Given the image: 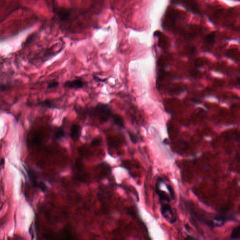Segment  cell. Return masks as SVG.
Returning a JSON list of instances; mask_svg holds the SVG:
<instances>
[{"instance_id": "1", "label": "cell", "mask_w": 240, "mask_h": 240, "mask_svg": "<svg viewBox=\"0 0 240 240\" xmlns=\"http://www.w3.org/2000/svg\"><path fill=\"white\" fill-rule=\"evenodd\" d=\"M90 115L99 120L101 123L106 122L112 117L113 114L110 105L100 103L91 108Z\"/></svg>"}, {"instance_id": "2", "label": "cell", "mask_w": 240, "mask_h": 240, "mask_svg": "<svg viewBox=\"0 0 240 240\" xmlns=\"http://www.w3.org/2000/svg\"><path fill=\"white\" fill-rule=\"evenodd\" d=\"M161 212L162 216L170 224H174L177 221L176 214L169 203H161Z\"/></svg>"}, {"instance_id": "3", "label": "cell", "mask_w": 240, "mask_h": 240, "mask_svg": "<svg viewBox=\"0 0 240 240\" xmlns=\"http://www.w3.org/2000/svg\"><path fill=\"white\" fill-rule=\"evenodd\" d=\"M46 236L48 240H75L70 230L67 228L62 230L60 234L48 233L46 234Z\"/></svg>"}, {"instance_id": "4", "label": "cell", "mask_w": 240, "mask_h": 240, "mask_svg": "<svg viewBox=\"0 0 240 240\" xmlns=\"http://www.w3.org/2000/svg\"><path fill=\"white\" fill-rule=\"evenodd\" d=\"M26 171L30 182L33 186L39 188L43 192H45L48 189L47 185L43 182L38 181V177L35 173L34 171L31 169L29 170L27 169Z\"/></svg>"}, {"instance_id": "5", "label": "cell", "mask_w": 240, "mask_h": 240, "mask_svg": "<svg viewBox=\"0 0 240 240\" xmlns=\"http://www.w3.org/2000/svg\"><path fill=\"white\" fill-rule=\"evenodd\" d=\"M163 181V179L161 177H159L157 179L156 183V192L159 196L160 203H169L171 200H172L170 195H168L165 191L161 190L160 189V185Z\"/></svg>"}, {"instance_id": "6", "label": "cell", "mask_w": 240, "mask_h": 240, "mask_svg": "<svg viewBox=\"0 0 240 240\" xmlns=\"http://www.w3.org/2000/svg\"><path fill=\"white\" fill-rule=\"evenodd\" d=\"M86 83L81 79L69 80L64 83L63 86L66 88L70 89L78 90L85 87Z\"/></svg>"}, {"instance_id": "7", "label": "cell", "mask_w": 240, "mask_h": 240, "mask_svg": "<svg viewBox=\"0 0 240 240\" xmlns=\"http://www.w3.org/2000/svg\"><path fill=\"white\" fill-rule=\"evenodd\" d=\"M176 3L182 5L188 10L192 12L195 14L200 15V11L197 7V3L195 1H182L176 2Z\"/></svg>"}, {"instance_id": "8", "label": "cell", "mask_w": 240, "mask_h": 240, "mask_svg": "<svg viewBox=\"0 0 240 240\" xmlns=\"http://www.w3.org/2000/svg\"><path fill=\"white\" fill-rule=\"evenodd\" d=\"M82 127L80 125L74 124L70 128V137L74 141L79 139L81 135Z\"/></svg>"}, {"instance_id": "9", "label": "cell", "mask_w": 240, "mask_h": 240, "mask_svg": "<svg viewBox=\"0 0 240 240\" xmlns=\"http://www.w3.org/2000/svg\"><path fill=\"white\" fill-rule=\"evenodd\" d=\"M66 137L65 131L62 128L55 129L53 135V139L55 141L61 140Z\"/></svg>"}, {"instance_id": "10", "label": "cell", "mask_w": 240, "mask_h": 240, "mask_svg": "<svg viewBox=\"0 0 240 240\" xmlns=\"http://www.w3.org/2000/svg\"><path fill=\"white\" fill-rule=\"evenodd\" d=\"M37 105L40 107L47 108L49 109H56L58 108V107L54 103L53 101L51 100H47L45 101L39 102L37 103Z\"/></svg>"}, {"instance_id": "11", "label": "cell", "mask_w": 240, "mask_h": 240, "mask_svg": "<svg viewBox=\"0 0 240 240\" xmlns=\"http://www.w3.org/2000/svg\"><path fill=\"white\" fill-rule=\"evenodd\" d=\"M111 118H112V121H113L114 124H115L116 126L118 127L120 129L124 128V121H123V118H122V117L118 115L113 114Z\"/></svg>"}, {"instance_id": "12", "label": "cell", "mask_w": 240, "mask_h": 240, "mask_svg": "<svg viewBox=\"0 0 240 240\" xmlns=\"http://www.w3.org/2000/svg\"><path fill=\"white\" fill-rule=\"evenodd\" d=\"M240 233V226L238 225L235 228H234L232 230L230 235V240H239Z\"/></svg>"}, {"instance_id": "13", "label": "cell", "mask_w": 240, "mask_h": 240, "mask_svg": "<svg viewBox=\"0 0 240 240\" xmlns=\"http://www.w3.org/2000/svg\"><path fill=\"white\" fill-rule=\"evenodd\" d=\"M216 32H212L209 34L207 35L205 38V41L208 44H214Z\"/></svg>"}, {"instance_id": "14", "label": "cell", "mask_w": 240, "mask_h": 240, "mask_svg": "<svg viewBox=\"0 0 240 240\" xmlns=\"http://www.w3.org/2000/svg\"><path fill=\"white\" fill-rule=\"evenodd\" d=\"M128 134L129 136V139H130L131 141L133 143H136L138 141V140H139V138H138L137 136L134 133L130 131H128Z\"/></svg>"}, {"instance_id": "15", "label": "cell", "mask_w": 240, "mask_h": 240, "mask_svg": "<svg viewBox=\"0 0 240 240\" xmlns=\"http://www.w3.org/2000/svg\"><path fill=\"white\" fill-rule=\"evenodd\" d=\"M167 188L168 191L169 192V195L171 196L172 200L175 199V193L174 191L173 188L170 185H167Z\"/></svg>"}, {"instance_id": "16", "label": "cell", "mask_w": 240, "mask_h": 240, "mask_svg": "<svg viewBox=\"0 0 240 240\" xmlns=\"http://www.w3.org/2000/svg\"><path fill=\"white\" fill-rule=\"evenodd\" d=\"M59 83L55 81L51 82L48 84L47 88L48 89H55L57 88L59 86Z\"/></svg>"}, {"instance_id": "17", "label": "cell", "mask_w": 240, "mask_h": 240, "mask_svg": "<svg viewBox=\"0 0 240 240\" xmlns=\"http://www.w3.org/2000/svg\"><path fill=\"white\" fill-rule=\"evenodd\" d=\"M101 143V140L99 139H94L92 140L91 143L92 146L95 147L100 146Z\"/></svg>"}, {"instance_id": "18", "label": "cell", "mask_w": 240, "mask_h": 240, "mask_svg": "<svg viewBox=\"0 0 240 240\" xmlns=\"http://www.w3.org/2000/svg\"><path fill=\"white\" fill-rule=\"evenodd\" d=\"M83 164L82 161L80 159H77L76 160V168L77 170H81L83 168Z\"/></svg>"}, {"instance_id": "19", "label": "cell", "mask_w": 240, "mask_h": 240, "mask_svg": "<svg viewBox=\"0 0 240 240\" xmlns=\"http://www.w3.org/2000/svg\"><path fill=\"white\" fill-rule=\"evenodd\" d=\"M93 79L96 82L105 83L107 80V79H101L96 75H93Z\"/></svg>"}, {"instance_id": "20", "label": "cell", "mask_w": 240, "mask_h": 240, "mask_svg": "<svg viewBox=\"0 0 240 240\" xmlns=\"http://www.w3.org/2000/svg\"><path fill=\"white\" fill-rule=\"evenodd\" d=\"M184 240H199V239L196 238V237H194L192 235H188L185 238Z\"/></svg>"}, {"instance_id": "21", "label": "cell", "mask_w": 240, "mask_h": 240, "mask_svg": "<svg viewBox=\"0 0 240 240\" xmlns=\"http://www.w3.org/2000/svg\"><path fill=\"white\" fill-rule=\"evenodd\" d=\"M5 159L4 158H2L1 160H0V168H3L5 165Z\"/></svg>"}]
</instances>
